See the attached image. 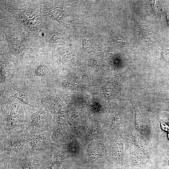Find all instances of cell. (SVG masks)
Listing matches in <instances>:
<instances>
[{
	"label": "cell",
	"mask_w": 169,
	"mask_h": 169,
	"mask_svg": "<svg viewBox=\"0 0 169 169\" xmlns=\"http://www.w3.org/2000/svg\"><path fill=\"white\" fill-rule=\"evenodd\" d=\"M0 140L14 132L24 131L28 125L30 108L12 97L0 96Z\"/></svg>",
	"instance_id": "6da1fadb"
},
{
	"label": "cell",
	"mask_w": 169,
	"mask_h": 169,
	"mask_svg": "<svg viewBox=\"0 0 169 169\" xmlns=\"http://www.w3.org/2000/svg\"><path fill=\"white\" fill-rule=\"evenodd\" d=\"M52 114L40 104L30 109L28 120V125L24 132L30 139L35 135L51 131L53 118Z\"/></svg>",
	"instance_id": "7a4b0ae2"
},
{
	"label": "cell",
	"mask_w": 169,
	"mask_h": 169,
	"mask_svg": "<svg viewBox=\"0 0 169 169\" xmlns=\"http://www.w3.org/2000/svg\"><path fill=\"white\" fill-rule=\"evenodd\" d=\"M3 96L14 97L29 107L30 109L41 104L39 90L28 86L22 77L16 79L0 96Z\"/></svg>",
	"instance_id": "3957f363"
},
{
	"label": "cell",
	"mask_w": 169,
	"mask_h": 169,
	"mask_svg": "<svg viewBox=\"0 0 169 169\" xmlns=\"http://www.w3.org/2000/svg\"><path fill=\"white\" fill-rule=\"evenodd\" d=\"M30 146L7 159L8 169H40L42 160L30 151Z\"/></svg>",
	"instance_id": "277c9868"
},
{
	"label": "cell",
	"mask_w": 169,
	"mask_h": 169,
	"mask_svg": "<svg viewBox=\"0 0 169 169\" xmlns=\"http://www.w3.org/2000/svg\"><path fill=\"white\" fill-rule=\"evenodd\" d=\"M24 131L12 133L6 138L0 140V153L7 151L8 152V156L10 157L11 151L18 153L29 147L31 139L26 135Z\"/></svg>",
	"instance_id": "5b68a950"
},
{
	"label": "cell",
	"mask_w": 169,
	"mask_h": 169,
	"mask_svg": "<svg viewBox=\"0 0 169 169\" xmlns=\"http://www.w3.org/2000/svg\"><path fill=\"white\" fill-rule=\"evenodd\" d=\"M52 131L43 132L34 135L31 139V152L42 158L49 157L54 145L50 138Z\"/></svg>",
	"instance_id": "8992f818"
},
{
	"label": "cell",
	"mask_w": 169,
	"mask_h": 169,
	"mask_svg": "<svg viewBox=\"0 0 169 169\" xmlns=\"http://www.w3.org/2000/svg\"><path fill=\"white\" fill-rule=\"evenodd\" d=\"M53 131L51 139L54 142H64L71 138L70 131L66 120L54 115L53 117Z\"/></svg>",
	"instance_id": "52a82bcc"
},
{
	"label": "cell",
	"mask_w": 169,
	"mask_h": 169,
	"mask_svg": "<svg viewBox=\"0 0 169 169\" xmlns=\"http://www.w3.org/2000/svg\"><path fill=\"white\" fill-rule=\"evenodd\" d=\"M39 90L42 105L52 114L56 115L58 106L61 101V98L56 95L55 90L51 87L46 86Z\"/></svg>",
	"instance_id": "ba28073f"
},
{
	"label": "cell",
	"mask_w": 169,
	"mask_h": 169,
	"mask_svg": "<svg viewBox=\"0 0 169 169\" xmlns=\"http://www.w3.org/2000/svg\"><path fill=\"white\" fill-rule=\"evenodd\" d=\"M105 148L102 144H98L88 151L84 156L82 168L86 169L96 160L102 157L105 154Z\"/></svg>",
	"instance_id": "9c48e42d"
},
{
	"label": "cell",
	"mask_w": 169,
	"mask_h": 169,
	"mask_svg": "<svg viewBox=\"0 0 169 169\" xmlns=\"http://www.w3.org/2000/svg\"><path fill=\"white\" fill-rule=\"evenodd\" d=\"M100 130L99 123L94 122L91 124L87 129L84 141V146L94 139L98 134Z\"/></svg>",
	"instance_id": "30bf717a"
},
{
	"label": "cell",
	"mask_w": 169,
	"mask_h": 169,
	"mask_svg": "<svg viewBox=\"0 0 169 169\" xmlns=\"http://www.w3.org/2000/svg\"><path fill=\"white\" fill-rule=\"evenodd\" d=\"M113 152L117 162L120 164H123V145L118 139L115 140L113 143Z\"/></svg>",
	"instance_id": "8fae6325"
},
{
	"label": "cell",
	"mask_w": 169,
	"mask_h": 169,
	"mask_svg": "<svg viewBox=\"0 0 169 169\" xmlns=\"http://www.w3.org/2000/svg\"><path fill=\"white\" fill-rule=\"evenodd\" d=\"M130 159L131 164L134 166H143L145 163L140 151L136 148L134 149L130 153Z\"/></svg>",
	"instance_id": "7c38bea8"
},
{
	"label": "cell",
	"mask_w": 169,
	"mask_h": 169,
	"mask_svg": "<svg viewBox=\"0 0 169 169\" xmlns=\"http://www.w3.org/2000/svg\"><path fill=\"white\" fill-rule=\"evenodd\" d=\"M65 156L64 153L62 152L58 153L56 156L55 160L51 163V165L48 167V169H59Z\"/></svg>",
	"instance_id": "4fadbf2b"
},
{
	"label": "cell",
	"mask_w": 169,
	"mask_h": 169,
	"mask_svg": "<svg viewBox=\"0 0 169 169\" xmlns=\"http://www.w3.org/2000/svg\"><path fill=\"white\" fill-rule=\"evenodd\" d=\"M133 107L135 110V122L136 125L139 127L142 126L143 124L142 120V115L140 110L137 109L134 105Z\"/></svg>",
	"instance_id": "5bb4252c"
},
{
	"label": "cell",
	"mask_w": 169,
	"mask_h": 169,
	"mask_svg": "<svg viewBox=\"0 0 169 169\" xmlns=\"http://www.w3.org/2000/svg\"><path fill=\"white\" fill-rule=\"evenodd\" d=\"M121 116L120 113H119L113 119L110 124L109 128L110 129H113L116 128L119 124Z\"/></svg>",
	"instance_id": "9a60e30c"
},
{
	"label": "cell",
	"mask_w": 169,
	"mask_h": 169,
	"mask_svg": "<svg viewBox=\"0 0 169 169\" xmlns=\"http://www.w3.org/2000/svg\"><path fill=\"white\" fill-rule=\"evenodd\" d=\"M161 128L163 130L168 131L169 130V123L166 119H159Z\"/></svg>",
	"instance_id": "2e32d148"
},
{
	"label": "cell",
	"mask_w": 169,
	"mask_h": 169,
	"mask_svg": "<svg viewBox=\"0 0 169 169\" xmlns=\"http://www.w3.org/2000/svg\"><path fill=\"white\" fill-rule=\"evenodd\" d=\"M134 142L135 145L141 149H143L145 146L143 141L137 137L135 136L134 138Z\"/></svg>",
	"instance_id": "e0dca14e"
},
{
	"label": "cell",
	"mask_w": 169,
	"mask_h": 169,
	"mask_svg": "<svg viewBox=\"0 0 169 169\" xmlns=\"http://www.w3.org/2000/svg\"><path fill=\"white\" fill-rule=\"evenodd\" d=\"M61 54L63 58L66 60H69L71 57V54L67 50H62Z\"/></svg>",
	"instance_id": "ac0fdd59"
},
{
	"label": "cell",
	"mask_w": 169,
	"mask_h": 169,
	"mask_svg": "<svg viewBox=\"0 0 169 169\" xmlns=\"http://www.w3.org/2000/svg\"><path fill=\"white\" fill-rule=\"evenodd\" d=\"M162 110L169 112V103Z\"/></svg>",
	"instance_id": "d6986e66"
},
{
	"label": "cell",
	"mask_w": 169,
	"mask_h": 169,
	"mask_svg": "<svg viewBox=\"0 0 169 169\" xmlns=\"http://www.w3.org/2000/svg\"><path fill=\"white\" fill-rule=\"evenodd\" d=\"M167 20L169 26V12H167Z\"/></svg>",
	"instance_id": "ffe728a7"
},
{
	"label": "cell",
	"mask_w": 169,
	"mask_h": 169,
	"mask_svg": "<svg viewBox=\"0 0 169 169\" xmlns=\"http://www.w3.org/2000/svg\"><path fill=\"white\" fill-rule=\"evenodd\" d=\"M168 161V164L169 167V156L165 157Z\"/></svg>",
	"instance_id": "44dd1931"
}]
</instances>
